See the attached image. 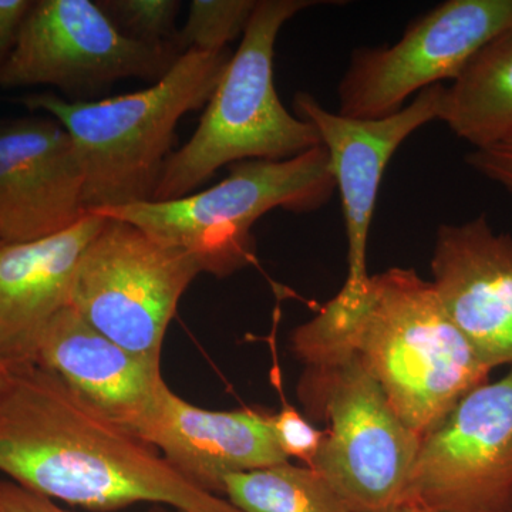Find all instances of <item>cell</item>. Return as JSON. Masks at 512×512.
Here are the masks:
<instances>
[{
	"instance_id": "obj_1",
	"label": "cell",
	"mask_w": 512,
	"mask_h": 512,
	"mask_svg": "<svg viewBox=\"0 0 512 512\" xmlns=\"http://www.w3.org/2000/svg\"><path fill=\"white\" fill-rule=\"evenodd\" d=\"M0 473L33 493L93 512L140 503L241 512L185 481L156 448L37 365L10 370L0 387Z\"/></svg>"
},
{
	"instance_id": "obj_2",
	"label": "cell",
	"mask_w": 512,
	"mask_h": 512,
	"mask_svg": "<svg viewBox=\"0 0 512 512\" xmlns=\"http://www.w3.org/2000/svg\"><path fill=\"white\" fill-rule=\"evenodd\" d=\"M291 349L305 366L359 357L420 439L493 372L454 325L431 281L413 268L343 285L315 318L293 330Z\"/></svg>"
},
{
	"instance_id": "obj_3",
	"label": "cell",
	"mask_w": 512,
	"mask_h": 512,
	"mask_svg": "<svg viewBox=\"0 0 512 512\" xmlns=\"http://www.w3.org/2000/svg\"><path fill=\"white\" fill-rule=\"evenodd\" d=\"M231 56L228 49L192 50L147 89L109 99L70 101L43 92L20 103L66 128L82 167L87 211L140 204L153 201L178 123L207 106Z\"/></svg>"
},
{
	"instance_id": "obj_4",
	"label": "cell",
	"mask_w": 512,
	"mask_h": 512,
	"mask_svg": "<svg viewBox=\"0 0 512 512\" xmlns=\"http://www.w3.org/2000/svg\"><path fill=\"white\" fill-rule=\"evenodd\" d=\"M311 0H258L194 136L168 158L153 201L187 197L224 165L288 160L322 146L316 128L285 109L276 92L275 45Z\"/></svg>"
},
{
	"instance_id": "obj_5",
	"label": "cell",
	"mask_w": 512,
	"mask_h": 512,
	"mask_svg": "<svg viewBox=\"0 0 512 512\" xmlns=\"http://www.w3.org/2000/svg\"><path fill=\"white\" fill-rule=\"evenodd\" d=\"M336 190L328 151L312 148L288 160L229 165L225 180L173 201H148L92 211L140 228L151 238L192 256L201 274L225 278L254 261L252 228L281 208L318 211Z\"/></svg>"
},
{
	"instance_id": "obj_6",
	"label": "cell",
	"mask_w": 512,
	"mask_h": 512,
	"mask_svg": "<svg viewBox=\"0 0 512 512\" xmlns=\"http://www.w3.org/2000/svg\"><path fill=\"white\" fill-rule=\"evenodd\" d=\"M299 400L328 423L312 470L350 512H386L403 504L421 439L394 412L356 355L305 366Z\"/></svg>"
},
{
	"instance_id": "obj_7",
	"label": "cell",
	"mask_w": 512,
	"mask_h": 512,
	"mask_svg": "<svg viewBox=\"0 0 512 512\" xmlns=\"http://www.w3.org/2000/svg\"><path fill=\"white\" fill-rule=\"evenodd\" d=\"M200 274L192 256L106 217L77 265L69 306L121 348L161 362L178 303Z\"/></svg>"
},
{
	"instance_id": "obj_8",
	"label": "cell",
	"mask_w": 512,
	"mask_h": 512,
	"mask_svg": "<svg viewBox=\"0 0 512 512\" xmlns=\"http://www.w3.org/2000/svg\"><path fill=\"white\" fill-rule=\"evenodd\" d=\"M180 56L124 35L92 0H35L0 89L49 86L66 100L93 101L120 80L157 83Z\"/></svg>"
},
{
	"instance_id": "obj_9",
	"label": "cell",
	"mask_w": 512,
	"mask_h": 512,
	"mask_svg": "<svg viewBox=\"0 0 512 512\" xmlns=\"http://www.w3.org/2000/svg\"><path fill=\"white\" fill-rule=\"evenodd\" d=\"M512 26V0H447L414 19L392 46L360 47L338 86L336 113L379 120L413 94L457 79L493 37Z\"/></svg>"
},
{
	"instance_id": "obj_10",
	"label": "cell",
	"mask_w": 512,
	"mask_h": 512,
	"mask_svg": "<svg viewBox=\"0 0 512 512\" xmlns=\"http://www.w3.org/2000/svg\"><path fill=\"white\" fill-rule=\"evenodd\" d=\"M512 512V367L471 390L421 439L402 505Z\"/></svg>"
},
{
	"instance_id": "obj_11",
	"label": "cell",
	"mask_w": 512,
	"mask_h": 512,
	"mask_svg": "<svg viewBox=\"0 0 512 512\" xmlns=\"http://www.w3.org/2000/svg\"><path fill=\"white\" fill-rule=\"evenodd\" d=\"M444 86L436 84L412 103L379 120H356L326 110L312 94L293 97V110L318 131L326 148L336 190L342 198L348 235V278L343 285L360 286L369 278L367 238L375 214L377 194L390 158L413 133L439 120Z\"/></svg>"
},
{
	"instance_id": "obj_12",
	"label": "cell",
	"mask_w": 512,
	"mask_h": 512,
	"mask_svg": "<svg viewBox=\"0 0 512 512\" xmlns=\"http://www.w3.org/2000/svg\"><path fill=\"white\" fill-rule=\"evenodd\" d=\"M87 214L66 128L50 116L0 120V242L52 237Z\"/></svg>"
},
{
	"instance_id": "obj_13",
	"label": "cell",
	"mask_w": 512,
	"mask_h": 512,
	"mask_svg": "<svg viewBox=\"0 0 512 512\" xmlns=\"http://www.w3.org/2000/svg\"><path fill=\"white\" fill-rule=\"evenodd\" d=\"M133 433L156 448L185 481L222 498L229 476L289 461L276 440L271 414L201 409L165 382Z\"/></svg>"
},
{
	"instance_id": "obj_14",
	"label": "cell",
	"mask_w": 512,
	"mask_h": 512,
	"mask_svg": "<svg viewBox=\"0 0 512 512\" xmlns=\"http://www.w3.org/2000/svg\"><path fill=\"white\" fill-rule=\"evenodd\" d=\"M431 284L454 325L494 370L512 367V237L485 215L437 229Z\"/></svg>"
},
{
	"instance_id": "obj_15",
	"label": "cell",
	"mask_w": 512,
	"mask_h": 512,
	"mask_svg": "<svg viewBox=\"0 0 512 512\" xmlns=\"http://www.w3.org/2000/svg\"><path fill=\"white\" fill-rule=\"evenodd\" d=\"M104 224L89 212L52 237L0 242V372L35 365L42 333L70 305L77 265Z\"/></svg>"
},
{
	"instance_id": "obj_16",
	"label": "cell",
	"mask_w": 512,
	"mask_h": 512,
	"mask_svg": "<svg viewBox=\"0 0 512 512\" xmlns=\"http://www.w3.org/2000/svg\"><path fill=\"white\" fill-rule=\"evenodd\" d=\"M35 365L59 377L87 406L131 433L165 382L161 362L121 348L72 306L57 312L46 326Z\"/></svg>"
},
{
	"instance_id": "obj_17",
	"label": "cell",
	"mask_w": 512,
	"mask_h": 512,
	"mask_svg": "<svg viewBox=\"0 0 512 512\" xmlns=\"http://www.w3.org/2000/svg\"><path fill=\"white\" fill-rule=\"evenodd\" d=\"M439 120L474 148L512 136V26L481 47L444 87Z\"/></svg>"
},
{
	"instance_id": "obj_18",
	"label": "cell",
	"mask_w": 512,
	"mask_h": 512,
	"mask_svg": "<svg viewBox=\"0 0 512 512\" xmlns=\"http://www.w3.org/2000/svg\"><path fill=\"white\" fill-rule=\"evenodd\" d=\"M224 497L241 512H350L315 470L291 461L229 476Z\"/></svg>"
},
{
	"instance_id": "obj_19",
	"label": "cell",
	"mask_w": 512,
	"mask_h": 512,
	"mask_svg": "<svg viewBox=\"0 0 512 512\" xmlns=\"http://www.w3.org/2000/svg\"><path fill=\"white\" fill-rule=\"evenodd\" d=\"M258 0H192L184 28L178 32L180 55L222 52L228 43L244 36Z\"/></svg>"
},
{
	"instance_id": "obj_20",
	"label": "cell",
	"mask_w": 512,
	"mask_h": 512,
	"mask_svg": "<svg viewBox=\"0 0 512 512\" xmlns=\"http://www.w3.org/2000/svg\"><path fill=\"white\" fill-rule=\"evenodd\" d=\"M97 5L131 39L177 49L175 20L181 8L178 0H99Z\"/></svg>"
},
{
	"instance_id": "obj_21",
	"label": "cell",
	"mask_w": 512,
	"mask_h": 512,
	"mask_svg": "<svg viewBox=\"0 0 512 512\" xmlns=\"http://www.w3.org/2000/svg\"><path fill=\"white\" fill-rule=\"evenodd\" d=\"M271 424L279 447L288 460L296 458L305 467L312 468L325 437V430L316 429L308 417L288 402L282 404L278 413L271 414Z\"/></svg>"
},
{
	"instance_id": "obj_22",
	"label": "cell",
	"mask_w": 512,
	"mask_h": 512,
	"mask_svg": "<svg viewBox=\"0 0 512 512\" xmlns=\"http://www.w3.org/2000/svg\"><path fill=\"white\" fill-rule=\"evenodd\" d=\"M468 167L512 192V136L493 146L474 148L466 156Z\"/></svg>"
},
{
	"instance_id": "obj_23",
	"label": "cell",
	"mask_w": 512,
	"mask_h": 512,
	"mask_svg": "<svg viewBox=\"0 0 512 512\" xmlns=\"http://www.w3.org/2000/svg\"><path fill=\"white\" fill-rule=\"evenodd\" d=\"M35 0H0V72L15 52Z\"/></svg>"
},
{
	"instance_id": "obj_24",
	"label": "cell",
	"mask_w": 512,
	"mask_h": 512,
	"mask_svg": "<svg viewBox=\"0 0 512 512\" xmlns=\"http://www.w3.org/2000/svg\"><path fill=\"white\" fill-rule=\"evenodd\" d=\"M0 512H73L10 480H0Z\"/></svg>"
},
{
	"instance_id": "obj_25",
	"label": "cell",
	"mask_w": 512,
	"mask_h": 512,
	"mask_svg": "<svg viewBox=\"0 0 512 512\" xmlns=\"http://www.w3.org/2000/svg\"><path fill=\"white\" fill-rule=\"evenodd\" d=\"M386 512H434L430 510H426L423 507H417V505H400V507L393 508V510Z\"/></svg>"
},
{
	"instance_id": "obj_26",
	"label": "cell",
	"mask_w": 512,
	"mask_h": 512,
	"mask_svg": "<svg viewBox=\"0 0 512 512\" xmlns=\"http://www.w3.org/2000/svg\"><path fill=\"white\" fill-rule=\"evenodd\" d=\"M150 512H184L180 510H174V508L164 507V505H154Z\"/></svg>"
},
{
	"instance_id": "obj_27",
	"label": "cell",
	"mask_w": 512,
	"mask_h": 512,
	"mask_svg": "<svg viewBox=\"0 0 512 512\" xmlns=\"http://www.w3.org/2000/svg\"><path fill=\"white\" fill-rule=\"evenodd\" d=\"M6 373L0 372V387H2L3 380H5Z\"/></svg>"
}]
</instances>
